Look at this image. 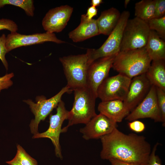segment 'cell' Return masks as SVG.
<instances>
[{
  "instance_id": "cell-33",
  "label": "cell",
  "mask_w": 165,
  "mask_h": 165,
  "mask_svg": "<svg viewBox=\"0 0 165 165\" xmlns=\"http://www.w3.org/2000/svg\"><path fill=\"white\" fill-rule=\"evenodd\" d=\"M111 165H145L143 164H137L127 163L121 161L117 160L112 159L109 160Z\"/></svg>"
},
{
  "instance_id": "cell-1",
  "label": "cell",
  "mask_w": 165,
  "mask_h": 165,
  "mask_svg": "<svg viewBox=\"0 0 165 165\" xmlns=\"http://www.w3.org/2000/svg\"><path fill=\"white\" fill-rule=\"evenodd\" d=\"M100 139L102 159H114L127 163L146 165L151 150L144 136L134 133L126 134L116 127Z\"/></svg>"
},
{
  "instance_id": "cell-11",
  "label": "cell",
  "mask_w": 165,
  "mask_h": 165,
  "mask_svg": "<svg viewBox=\"0 0 165 165\" xmlns=\"http://www.w3.org/2000/svg\"><path fill=\"white\" fill-rule=\"evenodd\" d=\"M51 42L58 44L65 42L57 38L54 33L46 32L25 35L16 32H11L6 37V46L7 53L22 46L41 44Z\"/></svg>"
},
{
  "instance_id": "cell-10",
  "label": "cell",
  "mask_w": 165,
  "mask_h": 165,
  "mask_svg": "<svg viewBox=\"0 0 165 165\" xmlns=\"http://www.w3.org/2000/svg\"><path fill=\"white\" fill-rule=\"evenodd\" d=\"M150 118L155 122H162L156 87L152 85L144 99L125 117L130 122L138 119Z\"/></svg>"
},
{
  "instance_id": "cell-34",
  "label": "cell",
  "mask_w": 165,
  "mask_h": 165,
  "mask_svg": "<svg viewBox=\"0 0 165 165\" xmlns=\"http://www.w3.org/2000/svg\"><path fill=\"white\" fill-rule=\"evenodd\" d=\"M103 2L102 0H92L91 5V6L96 7L99 6Z\"/></svg>"
},
{
  "instance_id": "cell-4",
  "label": "cell",
  "mask_w": 165,
  "mask_h": 165,
  "mask_svg": "<svg viewBox=\"0 0 165 165\" xmlns=\"http://www.w3.org/2000/svg\"><path fill=\"white\" fill-rule=\"evenodd\" d=\"M67 81L66 85L72 91L87 86V76L90 64L87 52L59 58Z\"/></svg>"
},
{
  "instance_id": "cell-36",
  "label": "cell",
  "mask_w": 165,
  "mask_h": 165,
  "mask_svg": "<svg viewBox=\"0 0 165 165\" xmlns=\"http://www.w3.org/2000/svg\"><path fill=\"white\" fill-rule=\"evenodd\" d=\"M130 0H125L124 2V7L126 8L127 7L128 4L130 2Z\"/></svg>"
},
{
  "instance_id": "cell-19",
  "label": "cell",
  "mask_w": 165,
  "mask_h": 165,
  "mask_svg": "<svg viewBox=\"0 0 165 165\" xmlns=\"http://www.w3.org/2000/svg\"><path fill=\"white\" fill-rule=\"evenodd\" d=\"M150 66L145 73L151 84L165 91V60L152 61Z\"/></svg>"
},
{
  "instance_id": "cell-17",
  "label": "cell",
  "mask_w": 165,
  "mask_h": 165,
  "mask_svg": "<svg viewBox=\"0 0 165 165\" xmlns=\"http://www.w3.org/2000/svg\"><path fill=\"white\" fill-rule=\"evenodd\" d=\"M97 109L100 113L116 123L121 122L130 113L123 101L120 100L101 101L99 104Z\"/></svg>"
},
{
  "instance_id": "cell-20",
  "label": "cell",
  "mask_w": 165,
  "mask_h": 165,
  "mask_svg": "<svg viewBox=\"0 0 165 165\" xmlns=\"http://www.w3.org/2000/svg\"><path fill=\"white\" fill-rule=\"evenodd\" d=\"M145 48L152 61L165 60V42L155 31L150 30Z\"/></svg>"
},
{
  "instance_id": "cell-14",
  "label": "cell",
  "mask_w": 165,
  "mask_h": 165,
  "mask_svg": "<svg viewBox=\"0 0 165 165\" xmlns=\"http://www.w3.org/2000/svg\"><path fill=\"white\" fill-rule=\"evenodd\" d=\"M85 126L80 129L82 138L86 140L100 138L112 131L117 123L99 113L93 117Z\"/></svg>"
},
{
  "instance_id": "cell-31",
  "label": "cell",
  "mask_w": 165,
  "mask_h": 165,
  "mask_svg": "<svg viewBox=\"0 0 165 165\" xmlns=\"http://www.w3.org/2000/svg\"><path fill=\"white\" fill-rule=\"evenodd\" d=\"M130 129L132 131L137 133L143 132L145 129V125L142 122L136 120L128 123Z\"/></svg>"
},
{
  "instance_id": "cell-9",
  "label": "cell",
  "mask_w": 165,
  "mask_h": 165,
  "mask_svg": "<svg viewBox=\"0 0 165 165\" xmlns=\"http://www.w3.org/2000/svg\"><path fill=\"white\" fill-rule=\"evenodd\" d=\"M69 111L66 108L64 102L61 100L57 107L56 113L50 115V125L48 129L42 133H38L33 135V139L47 138L50 139L55 148L57 157L63 159L61 145L59 142L60 134L62 133V126L64 121L68 119Z\"/></svg>"
},
{
  "instance_id": "cell-7",
  "label": "cell",
  "mask_w": 165,
  "mask_h": 165,
  "mask_svg": "<svg viewBox=\"0 0 165 165\" xmlns=\"http://www.w3.org/2000/svg\"><path fill=\"white\" fill-rule=\"evenodd\" d=\"M66 86L51 98L47 99L43 96L36 98V102L31 100H24V102L28 105L31 111L35 116L29 125L31 133L34 135L38 132V125L41 121L44 120L54 108L57 107L61 100L63 95L66 93L72 92Z\"/></svg>"
},
{
  "instance_id": "cell-18",
  "label": "cell",
  "mask_w": 165,
  "mask_h": 165,
  "mask_svg": "<svg viewBox=\"0 0 165 165\" xmlns=\"http://www.w3.org/2000/svg\"><path fill=\"white\" fill-rule=\"evenodd\" d=\"M120 15L119 10L114 7L102 11L97 19L100 34L109 35L116 26Z\"/></svg>"
},
{
  "instance_id": "cell-21",
  "label": "cell",
  "mask_w": 165,
  "mask_h": 165,
  "mask_svg": "<svg viewBox=\"0 0 165 165\" xmlns=\"http://www.w3.org/2000/svg\"><path fill=\"white\" fill-rule=\"evenodd\" d=\"M156 0H142L136 3L134 14L146 22L154 18Z\"/></svg>"
},
{
  "instance_id": "cell-13",
  "label": "cell",
  "mask_w": 165,
  "mask_h": 165,
  "mask_svg": "<svg viewBox=\"0 0 165 165\" xmlns=\"http://www.w3.org/2000/svg\"><path fill=\"white\" fill-rule=\"evenodd\" d=\"M73 8L68 5L50 9L42 21L44 30L51 33L59 32L65 27L73 11Z\"/></svg>"
},
{
  "instance_id": "cell-15",
  "label": "cell",
  "mask_w": 165,
  "mask_h": 165,
  "mask_svg": "<svg viewBox=\"0 0 165 165\" xmlns=\"http://www.w3.org/2000/svg\"><path fill=\"white\" fill-rule=\"evenodd\" d=\"M152 86L145 73L131 79L128 92L123 101L130 112L144 99Z\"/></svg>"
},
{
  "instance_id": "cell-26",
  "label": "cell",
  "mask_w": 165,
  "mask_h": 165,
  "mask_svg": "<svg viewBox=\"0 0 165 165\" xmlns=\"http://www.w3.org/2000/svg\"><path fill=\"white\" fill-rule=\"evenodd\" d=\"M6 36L4 34L0 37V59L6 71L8 69V64L6 58L5 56L7 53L6 43Z\"/></svg>"
},
{
  "instance_id": "cell-25",
  "label": "cell",
  "mask_w": 165,
  "mask_h": 165,
  "mask_svg": "<svg viewBox=\"0 0 165 165\" xmlns=\"http://www.w3.org/2000/svg\"><path fill=\"white\" fill-rule=\"evenodd\" d=\"M157 102L161 113L163 125H165V91L156 87Z\"/></svg>"
},
{
  "instance_id": "cell-28",
  "label": "cell",
  "mask_w": 165,
  "mask_h": 165,
  "mask_svg": "<svg viewBox=\"0 0 165 165\" xmlns=\"http://www.w3.org/2000/svg\"><path fill=\"white\" fill-rule=\"evenodd\" d=\"M14 76L13 73L12 72L0 77V93L2 90L7 89L13 85L11 79Z\"/></svg>"
},
{
  "instance_id": "cell-30",
  "label": "cell",
  "mask_w": 165,
  "mask_h": 165,
  "mask_svg": "<svg viewBox=\"0 0 165 165\" xmlns=\"http://www.w3.org/2000/svg\"><path fill=\"white\" fill-rule=\"evenodd\" d=\"M159 145L157 143L154 146L149 155L146 165H162L161 162L159 157L156 154L157 147Z\"/></svg>"
},
{
  "instance_id": "cell-5",
  "label": "cell",
  "mask_w": 165,
  "mask_h": 165,
  "mask_svg": "<svg viewBox=\"0 0 165 165\" xmlns=\"http://www.w3.org/2000/svg\"><path fill=\"white\" fill-rule=\"evenodd\" d=\"M130 15L128 11H123L115 28L103 45L97 49L87 50L90 64L97 59L117 55L120 51L123 31Z\"/></svg>"
},
{
  "instance_id": "cell-29",
  "label": "cell",
  "mask_w": 165,
  "mask_h": 165,
  "mask_svg": "<svg viewBox=\"0 0 165 165\" xmlns=\"http://www.w3.org/2000/svg\"><path fill=\"white\" fill-rule=\"evenodd\" d=\"M165 16V0H156L154 18H160Z\"/></svg>"
},
{
  "instance_id": "cell-27",
  "label": "cell",
  "mask_w": 165,
  "mask_h": 165,
  "mask_svg": "<svg viewBox=\"0 0 165 165\" xmlns=\"http://www.w3.org/2000/svg\"><path fill=\"white\" fill-rule=\"evenodd\" d=\"M7 30L11 32H16L18 29L17 25L13 21L6 18L0 19V31Z\"/></svg>"
},
{
  "instance_id": "cell-24",
  "label": "cell",
  "mask_w": 165,
  "mask_h": 165,
  "mask_svg": "<svg viewBox=\"0 0 165 165\" xmlns=\"http://www.w3.org/2000/svg\"><path fill=\"white\" fill-rule=\"evenodd\" d=\"M17 152L14 158L21 165H38L37 161L30 156L20 145H17Z\"/></svg>"
},
{
  "instance_id": "cell-12",
  "label": "cell",
  "mask_w": 165,
  "mask_h": 165,
  "mask_svg": "<svg viewBox=\"0 0 165 165\" xmlns=\"http://www.w3.org/2000/svg\"><path fill=\"white\" fill-rule=\"evenodd\" d=\"M116 55L97 59L93 62L89 67L87 76V86L97 97L98 88L108 77Z\"/></svg>"
},
{
  "instance_id": "cell-3",
  "label": "cell",
  "mask_w": 165,
  "mask_h": 165,
  "mask_svg": "<svg viewBox=\"0 0 165 165\" xmlns=\"http://www.w3.org/2000/svg\"><path fill=\"white\" fill-rule=\"evenodd\" d=\"M74 91V100L69 111L68 123L62 129L66 132L69 127L78 124H86L96 115L95 106L97 98L87 86L76 89Z\"/></svg>"
},
{
  "instance_id": "cell-23",
  "label": "cell",
  "mask_w": 165,
  "mask_h": 165,
  "mask_svg": "<svg viewBox=\"0 0 165 165\" xmlns=\"http://www.w3.org/2000/svg\"><path fill=\"white\" fill-rule=\"evenodd\" d=\"M150 30L155 31L163 40L165 38V16L160 18H154L147 22Z\"/></svg>"
},
{
  "instance_id": "cell-2",
  "label": "cell",
  "mask_w": 165,
  "mask_h": 165,
  "mask_svg": "<svg viewBox=\"0 0 165 165\" xmlns=\"http://www.w3.org/2000/svg\"><path fill=\"white\" fill-rule=\"evenodd\" d=\"M151 62L145 46L137 49L120 51L115 58L112 68L119 73L132 79L145 73Z\"/></svg>"
},
{
  "instance_id": "cell-8",
  "label": "cell",
  "mask_w": 165,
  "mask_h": 165,
  "mask_svg": "<svg viewBox=\"0 0 165 165\" xmlns=\"http://www.w3.org/2000/svg\"><path fill=\"white\" fill-rule=\"evenodd\" d=\"M131 79L119 73L106 78L98 88L97 98L101 101L112 100L123 101L128 92Z\"/></svg>"
},
{
  "instance_id": "cell-35",
  "label": "cell",
  "mask_w": 165,
  "mask_h": 165,
  "mask_svg": "<svg viewBox=\"0 0 165 165\" xmlns=\"http://www.w3.org/2000/svg\"><path fill=\"white\" fill-rule=\"evenodd\" d=\"M6 163L10 165H21L14 158L12 160L6 161Z\"/></svg>"
},
{
  "instance_id": "cell-6",
  "label": "cell",
  "mask_w": 165,
  "mask_h": 165,
  "mask_svg": "<svg viewBox=\"0 0 165 165\" xmlns=\"http://www.w3.org/2000/svg\"><path fill=\"white\" fill-rule=\"evenodd\" d=\"M150 31L147 22L135 17L129 19L123 31L120 51L145 47Z\"/></svg>"
},
{
  "instance_id": "cell-16",
  "label": "cell",
  "mask_w": 165,
  "mask_h": 165,
  "mask_svg": "<svg viewBox=\"0 0 165 165\" xmlns=\"http://www.w3.org/2000/svg\"><path fill=\"white\" fill-rule=\"evenodd\" d=\"M99 34L97 20H89L84 14L81 15L80 24L69 33L68 36L74 42H78Z\"/></svg>"
},
{
  "instance_id": "cell-32",
  "label": "cell",
  "mask_w": 165,
  "mask_h": 165,
  "mask_svg": "<svg viewBox=\"0 0 165 165\" xmlns=\"http://www.w3.org/2000/svg\"><path fill=\"white\" fill-rule=\"evenodd\" d=\"M97 12L98 10L96 7L91 6L87 9L85 14L89 20H91L94 16L97 15Z\"/></svg>"
},
{
  "instance_id": "cell-22",
  "label": "cell",
  "mask_w": 165,
  "mask_h": 165,
  "mask_svg": "<svg viewBox=\"0 0 165 165\" xmlns=\"http://www.w3.org/2000/svg\"><path fill=\"white\" fill-rule=\"evenodd\" d=\"M32 0H0V8L6 5L17 6L23 9L28 16L34 15L35 7Z\"/></svg>"
}]
</instances>
